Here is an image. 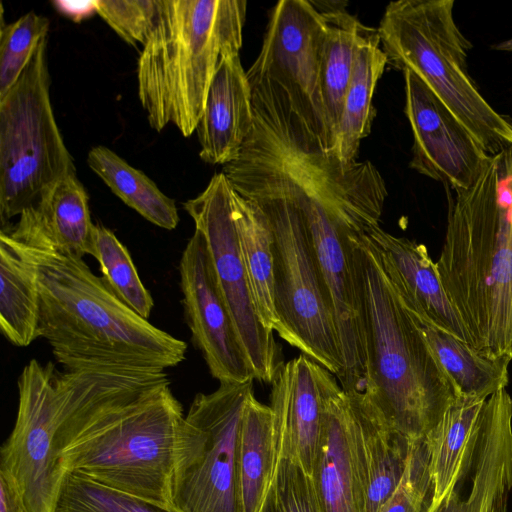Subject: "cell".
I'll return each mask as SVG.
<instances>
[{
  "instance_id": "obj_23",
  "label": "cell",
  "mask_w": 512,
  "mask_h": 512,
  "mask_svg": "<svg viewBox=\"0 0 512 512\" xmlns=\"http://www.w3.org/2000/svg\"><path fill=\"white\" fill-rule=\"evenodd\" d=\"M387 64L378 29L372 28L359 47L339 126L329 151L342 163L357 161L360 143L371 132L376 115L373 95Z\"/></svg>"
},
{
  "instance_id": "obj_10",
  "label": "cell",
  "mask_w": 512,
  "mask_h": 512,
  "mask_svg": "<svg viewBox=\"0 0 512 512\" xmlns=\"http://www.w3.org/2000/svg\"><path fill=\"white\" fill-rule=\"evenodd\" d=\"M253 382L220 383L194 397L175 448L171 501L177 512H239V432Z\"/></svg>"
},
{
  "instance_id": "obj_34",
  "label": "cell",
  "mask_w": 512,
  "mask_h": 512,
  "mask_svg": "<svg viewBox=\"0 0 512 512\" xmlns=\"http://www.w3.org/2000/svg\"><path fill=\"white\" fill-rule=\"evenodd\" d=\"M259 512H320L312 477L294 460L279 458Z\"/></svg>"
},
{
  "instance_id": "obj_16",
  "label": "cell",
  "mask_w": 512,
  "mask_h": 512,
  "mask_svg": "<svg viewBox=\"0 0 512 512\" xmlns=\"http://www.w3.org/2000/svg\"><path fill=\"white\" fill-rule=\"evenodd\" d=\"M405 114L413 133L410 167L444 187L468 188L489 155L412 71L403 70Z\"/></svg>"
},
{
  "instance_id": "obj_6",
  "label": "cell",
  "mask_w": 512,
  "mask_h": 512,
  "mask_svg": "<svg viewBox=\"0 0 512 512\" xmlns=\"http://www.w3.org/2000/svg\"><path fill=\"white\" fill-rule=\"evenodd\" d=\"M453 0L390 2L378 27L388 64L416 74L490 156L512 146V123L482 96L467 69L471 43Z\"/></svg>"
},
{
  "instance_id": "obj_31",
  "label": "cell",
  "mask_w": 512,
  "mask_h": 512,
  "mask_svg": "<svg viewBox=\"0 0 512 512\" xmlns=\"http://www.w3.org/2000/svg\"><path fill=\"white\" fill-rule=\"evenodd\" d=\"M93 257L99 263L101 278L113 294L148 320L154 307L153 298L140 280L127 248L101 224H95Z\"/></svg>"
},
{
  "instance_id": "obj_32",
  "label": "cell",
  "mask_w": 512,
  "mask_h": 512,
  "mask_svg": "<svg viewBox=\"0 0 512 512\" xmlns=\"http://www.w3.org/2000/svg\"><path fill=\"white\" fill-rule=\"evenodd\" d=\"M55 512H177L66 472Z\"/></svg>"
},
{
  "instance_id": "obj_15",
  "label": "cell",
  "mask_w": 512,
  "mask_h": 512,
  "mask_svg": "<svg viewBox=\"0 0 512 512\" xmlns=\"http://www.w3.org/2000/svg\"><path fill=\"white\" fill-rule=\"evenodd\" d=\"M512 491V399L488 397L449 492L428 512H507Z\"/></svg>"
},
{
  "instance_id": "obj_37",
  "label": "cell",
  "mask_w": 512,
  "mask_h": 512,
  "mask_svg": "<svg viewBox=\"0 0 512 512\" xmlns=\"http://www.w3.org/2000/svg\"><path fill=\"white\" fill-rule=\"evenodd\" d=\"M0 512H27L18 486L2 469H0Z\"/></svg>"
},
{
  "instance_id": "obj_30",
  "label": "cell",
  "mask_w": 512,
  "mask_h": 512,
  "mask_svg": "<svg viewBox=\"0 0 512 512\" xmlns=\"http://www.w3.org/2000/svg\"><path fill=\"white\" fill-rule=\"evenodd\" d=\"M484 402L459 398L425 437L433 490L429 509L437 506L449 492L476 430Z\"/></svg>"
},
{
  "instance_id": "obj_7",
  "label": "cell",
  "mask_w": 512,
  "mask_h": 512,
  "mask_svg": "<svg viewBox=\"0 0 512 512\" xmlns=\"http://www.w3.org/2000/svg\"><path fill=\"white\" fill-rule=\"evenodd\" d=\"M47 37L16 83L0 97V220L2 227L57 181L76 175L50 99Z\"/></svg>"
},
{
  "instance_id": "obj_21",
  "label": "cell",
  "mask_w": 512,
  "mask_h": 512,
  "mask_svg": "<svg viewBox=\"0 0 512 512\" xmlns=\"http://www.w3.org/2000/svg\"><path fill=\"white\" fill-rule=\"evenodd\" d=\"M361 461L365 512H381L400 484L412 443L389 428L358 394H348Z\"/></svg>"
},
{
  "instance_id": "obj_35",
  "label": "cell",
  "mask_w": 512,
  "mask_h": 512,
  "mask_svg": "<svg viewBox=\"0 0 512 512\" xmlns=\"http://www.w3.org/2000/svg\"><path fill=\"white\" fill-rule=\"evenodd\" d=\"M432 494L429 451L424 438L412 443L403 478L381 512H428Z\"/></svg>"
},
{
  "instance_id": "obj_1",
  "label": "cell",
  "mask_w": 512,
  "mask_h": 512,
  "mask_svg": "<svg viewBox=\"0 0 512 512\" xmlns=\"http://www.w3.org/2000/svg\"><path fill=\"white\" fill-rule=\"evenodd\" d=\"M56 458L64 472L172 508L184 419L165 370L56 369Z\"/></svg>"
},
{
  "instance_id": "obj_24",
  "label": "cell",
  "mask_w": 512,
  "mask_h": 512,
  "mask_svg": "<svg viewBox=\"0 0 512 512\" xmlns=\"http://www.w3.org/2000/svg\"><path fill=\"white\" fill-rule=\"evenodd\" d=\"M278 460L271 408L259 402L253 395L246 405L239 432V512H259L273 480Z\"/></svg>"
},
{
  "instance_id": "obj_8",
  "label": "cell",
  "mask_w": 512,
  "mask_h": 512,
  "mask_svg": "<svg viewBox=\"0 0 512 512\" xmlns=\"http://www.w3.org/2000/svg\"><path fill=\"white\" fill-rule=\"evenodd\" d=\"M326 20L311 0H281L247 72L252 97L279 111L306 140L329 153L320 81Z\"/></svg>"
},
{
  "instance_id": "obj_9",
  "label": "cell",
  "mask_w": 512,
  "mask_h": 512,
  "mask_svg": "<svg viewBox=\"0 0 512 512\" xmlns=\"http://www.w3.org/2000/svg\"><path fill=\"white\" fill-rule=\"evenodd\" d=\"M238 193L259 206L272 231L277 334L338 379L343 359L335 321L300 212L279 195Z\"/></svg>"
},
{
  "instance_id": "obj_13",
  "label": "cell",
  "mask_w": 512,
  "mask_h": 512,
  "mask_svg": "<svg viewBox=\"0 0 512 512\" xmlns=\"http://www.w3.org/2000/svg\"><path fill=\"white\" fill-rule=\"evenodd\" d=\"M56 368L30 360L18 378V412L0 452V469L18 486L27 512H55L64 472L55 438L60 406Z\"/></svg>"
},
{
  "instance_id": "obj_33",
  "label": "cell",
  "mask_w": 512,
  "mask_h": 512,
  "mask_svg": "<svg viewBox=\"0 0 512 512\" xmlns=\"http://www.w3.org/2000/svg\"><path fill=\"white\" fill-rule=\"evenodd\" d=\"M49 20L29 11L0 29V97L16 83L38 43L48 35Z\"/></svg>"
},
{
  "instance_id": "obj_36",
  "label": "cell",
  "mask_w": 512,
  "mask_h": 512,
  "mask_svg": "<svg viewBox=\"0 0 512 512\" xmlns=\"http://www.w3.org/2000/svg\"><path fill=\"white\" fill-rule=\"evenodd\" d=\"M93 8L126 43L144 45L154 27L158 0H96Z\"/></svg>"
},
{
  "instance_id": "obj_25",
  "label": "cell",
  "mask_w": 512,
  "mask_h": 512,
  "mask_svg": "<svg viewBox=\"0 0 512 512\" xmlns=\"http://www.w3.org/2000/svg\"><path fill=\"white\" fill-rule=\"evenodd\" d=\"M21 214L43 229L59 248L80 257L94 256L95 224L88 194L76 175L57 181Z\"/></svg>"
},
{
  "instance_id": "obj_11",
  "label": "cell",
  "mask_w": 512,
  "mask_h": 512,
  "mask_svg": "<svg viewBox=\"0 0 512 512\" xmlns=\"http://www.w3.org/2000/svg\"><path fill=\"white\" fill-rule=\"evenodd\" d=\"M291 203L307 227L333 313L343 359L338 380L346 393L363 394L366 389V346L350 234L371 223L327 198L308 197Z\"/></svg>"
},
{
  "instance_id": "obj_29",
  "label": "cell",
  "mask_w": 512,
  "mask_h": 512,
  "mask_svg": "<svg viewBox=\"0 0 512 512\" xmlns=\"http://www.w3.org/2000/svg\"><path fill=\"white\" fill-rule=\"evenodd\" d=\"M87 163L117 197L147 221L167 230L177 227L179 214L175 201L141 170L102 145L88 152Z\"/></svg>"
},
{
  "instance_id": "obj_26",
  "label": "cell",
  "mask_w": 512,
  "mask_h": 512,
  "mask_svg": "<svg viewBox=\"0 0 512 512\" xmlns=\"http://www.w3.org/2000/svg\"><path fill=\"white\" fill-rule=\"evenodd\" d=\"M321 13L327 26L320 69L321 92L333 144L359 47L372 28L348 13L346 5Z\"/></svg>"
},
{
  "instance_id": "obj_5",
  "label": "cell",
  "mask_w": 512,
  "mask_h": 512,
  "mask_svg": "<svg viewBox=\"0 0 512 512\" xmlns=\"http://www.w3.org/2000/svg\"><path fill=\"white\" fill-rule=\"evenodd\" d=\"M245 0H158L137 65L138 96L149 125L195 130L221 58L239 52Z\"/></svg>"
},
{
  "instance_id": "obj_2",
  "label": "cell",
  "mask_w": 512,
  "mask_h": 512,
  "mask_svg": "<svg viewBox=\"0 0 512 512\" xmlns=\"http://www.w3.org/2000/svg\"><path fill=\"white\" fill-rule=\"evenodd\" d=\"M7 230L35 266L39 335L64 370H166L185 360L187 343L139 316L96 276L83 257L59 248L21 214Z\"/></svg>"
},
{
  "instance_id": "obj_17",
  "label": "cell",
  "mask_w": 512,
  "mask_h": 512,
  "mask_svg": "<svg viewBox=\"0 0 512 512\" xmlns=\"http://www.w3.org/2000/svg\"><path fill=\"white\" fill-rule=\"evenodd\" d=\"M322 426L312 480L320 512H365L358 441L347 393L321 367Z\"/></svg>"
},
{
  "instance_id": "obj_28",
  "label": "cell",
  "mask_w": 512,
  "mask_h": 512,
  "mask_svg": "<svg viewBox=\"0 0 512 512\" xmlns=\"http://www.w3.org/2000/svg\"><path fill=\"white\" fill-rule=\"evenodd\" d=\"M233 214L240 253L257 312L267 328L277 331L273 297V237L269 222L256 203L236 190Z\"/></svg>"
},
{
  "instance_id": "obj_12",
  "label": "cell",
  "mask_w": 512,
  "mask_h": 512,
  "mask_svg": "<svg viewBox=\"0 0 512 512\" xmlns=\"http://www.w3.org/2000/svg\"><path fill=\"white\" fill-rule=\"evenodd\" d=\"M235 190L216 173L207 187L183 204L195 230L207 244L223 296L254 371L255 379L271 383L280 365L274 332L261 321L241 257L233 214Z\"/></svg>"
},
{
  "instance_id": "obj_38",
  "label": "cell",
  "mask_w": 512,
  "mask_h": 512,
  "mask_svg": "<svg viewBox=\"0 0 512 512\" xmlns=\"http://www.w3.org/2000/svg\"><path fill=\"white\" fill-rule=\"evenodd\" d=\"M494 49L498 51L510 52L512 53V38L504 40L494 46Z\"/></svg>"
},
{
  "instance_id": "obj_19",
  "label": "cell",
  "mask_w": 512,
  "mask_h": 512,
  "mask_svg": "<svg viewBox=\"0 0 512 512\" xmlns=\"http://www.w3.org/2000/svg\"><path fill=\"white\" fill-rule=\"evenodd\" d=\"M365 231L378 248L384 268L407 309L471 345L469 332L448 297L426 246L394 236L380 224L367 225Z\"/></svg>"
},
{
  "instance_id": "obj_22",
  "label": "cell",
  "mask_w": 512,
  "mask_h": 512,
  "mask_svg": "<svg viewBox=\"0 0 512 512\" xmlns=\"http://www.w3.org/2000/svg\"><path fill=\"white\" fill-rule=\"evenodd\" d=\"M40 293L36 269L18 242L0 232V328L17 347H26L39 335Z\"/></svg>"
},
{
  "instance_id": "obj_3",
  "label": "cell",
  "mask_w": 512,
  "mask_h": 512,
  "mask_svg": "<svg viewBox=\"0 0 512 512\" xmlns=\"http://www.w3.org/2000/svg\"><path fill=\"white\" fill-rule=\"evenodd\" d=\"M445 238L435 262L480 354L512 360V146L490 155L468 188L445 187Z\"/></svg>"
},
{
  "instance_id": "obj_20",
  "label": "cell",
  "mask_w": 512,
  "mask_h": 512,
  "mask_svg": "<svg viewBox=\"0 0 512 512\" xmlns=\"http://www.w3.org/2000/svg\"><path fill=\"white\" fill-rule=\"evenodd\" d=\"M254 124L252 92L239 52L224 55L207 93L196 126L199 156L209 164L235 159Z\"/></svg>"
},
{
  "instance_id": "obj_14",
  "label": "cell",
  "mask_w": 512,
  "mask_h": 512,
  "mask_svg": "<svg viewBox=\"0 0 512 512\" xmlns=\"http://www.w3.org/2000/svg\"><path fill=\"white\" fill-rule=\"evenodd\" d=\"M182 304L192 342L220 383L255 380L203 235L194 230L179 263Z\"/></svg>"
},
{
  "instance_id": "obj_27",
  "label": "cell",
  "mask_w": 512,
  "mask_h": 512,
  "mask_svg": "<svg viewBox=\"0 0 512 512\" xmlns=\"http://www.w3.org/2000/svg\"><path fill=\"white\" fill-rule=\"evenodd\" d=\"M409 312L460 398L486 400L506 389L509 382L508 362L480 354L469 343Z\"/></svg>"
},
{
  "instance_id": "obj_18",
  "label": "cell",
  "mask_w": 512,
  "mask_h": 512,
  "mask_svg": "<svg viewBox=\"0 0 512 512\" xmlns=\"http://www.w3.org/2000/svg\"><path fill=\"white\" fill-rule=\"evenodd\" d=\"M321 367L301 354L281 362L271 382L278 456L294 460L310 476L322 426Z\"/></svg>"
},
{
  "instance_id": "obj_4",
  "label": "cell",
  "mask_w": 512,
  "mask_h": 512,
  "mask_svg": "<svg viewBox=\"0 0 512 512\" xmlns=\"http://www.w3.org/2000/svg\"><path fill=\"white\" fill-rule=\"evenodd\" d=\"M366 226L350 234L366 346V389L359 395L389 428L422 440L460 397L392 284Z\"/></svg>"
}]
</instances>
